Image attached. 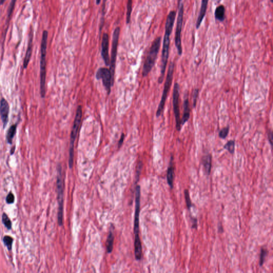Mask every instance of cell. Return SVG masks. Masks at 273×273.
Segmentation results:
<instances>
[{"label":"cell","mask_w":273,"mask_h":273,"mask_svg":"<svg viewBox=\"0 0 273 273\" xmlns=\"http://www.w3.org/2000/svg\"><path fill=\"white\" fill-rule=\"evenodd\" d=\"M177 12L172 10L168 13L165 26V33L163 39V47L161 58V74L158 79L159 84L162 83L164 79L167 64L169 57V50L170 44V36L174 26V21L176 17Z\"/></svg>","instance_id":"obj_1"},{"label":"cell","mask_w":273,"mask_h":273,"mask_svg":"<svg viewBox=\"0 0 273 273\" xmlns=\"http://www.w3.org/2000/svg\"><path fill=\"white\" fill-rule=\"evenodd\" d=\"M48 32L44 30L42 33L41 43V57H40V93L41 97L45 98L46 94V66H47V43Z\"/></svg>","instance_id":"obj_2"},{"label":"cell","mask_w":273,"mask_h":273,"mask_svg":"<svg viewBox=\"0 0 273 273\" xmlns=\"http://www.w3.org/2000/svg\"><path fill=\"white\" fill-rule=\"evenodd\" d=\"M161 44V36L156 37L152 43L143 64L142 72L143 77L147 76L155 65L160 49Z\"/></svg>","instance_id":"obj_3"},{"label":"cell","mask_w":273,"mask_h":273,"mask_svg":"<svg viewBox=\"0 0 273 273\" xmlns=\"http://www.w3.org/2000/svg\"><path fill=\"white\" fill-rule=\"evenodd\" d=\"M82 117V109L81 106H79L76 112L75 117L74 121L73 126L70 134V151H69V167L72 168L73 166L74 155V143L78 136L79 127L81 124Z\"/></svg>","instance_id":"obj_4"},{"label":"cell","mask_w":273,"mask_h":273,"mask_svg":"<svg viewBox=\"0 0 273 273\" xmlns=\"http://www.w3.org/2000/svg\"><path fill=\"white\" fill-rule=\"evenodd\" d=\"M174 66H175V64L174 62H171L169 64V66H168L167 78H166V79L165 81L164 89H163V93H162V97H161V101L160 102L157 111H156V115L157 117H159V116H161L163 113L167 97H168V92L170 91L171 85L173 83Z\"/></svg>","instance_id":"obj_5"},{"label":"cell","mask_w":273,"mask_h":273,"mask_svg":"<svg viewBox=\"0 0 273 273\" xmlns=\"http://www.w3.org/2000/svg\"><path fill=\"white\" fill-rule=\"evenodd\" d=\"M64 191V181L62 178V168L61 165L59 164L57 167V192L58 203V223L59 226H62L63 224Z\"/></svg>","instance_id":"obj_6"},{"label":"cell","mask_w":273,"mask_h":273,"mask_svg":"<svg viewBox=\"0 0 273 273\" xmlns=\"http://www.w3.org/2000/svg\"><path fill=\"white\" fill-rule=\"evenodd\" d=\"M184 4L182 1H178V14L177 19L176 28L174 36L175 46L176 47L178 54L181 56L182 53L181 43V32H182L183 20H184Z\"/></svg>","instance_id":"obj_7"},{"label":"cell","mask_w":273,"mask_h":273,"mask_svg":"<svg viewBox=\"0 0 273 273\" xmlns=\"http://www.w3.org/2000/svg\"><path fill=\"white\" fill-rule=\"evenodd\" d=\"M180 86L177 82L174 83L173 89V104L174 117L176 120V128L178 131H180L181 128L179 108Z\"/></svg>","instance_id":"obj_8"},{"label":"cell","mask_w":273,"mask_h":273,"mask_svg":"<svg viewBox=\"0 0 273 273\" xmlns=\"http://www.w3.org/2000/svg\"><path fill=\"white\" fill-rule=\"evenodd\" d=\"M120 33V27H116L115 28L113 35L112 47L111 51V57L109 64V70L112 75V79L114 81L115 72V66H116V56L117 52L118 40Z\"/></svg>","instance_id":"obj_9"},{"label":"cell","mask_w":273,"mask_h":273,"mask_svg":"<svg viewBox=\"0 0 273 273\" xmlns=\"http://www.w3.org/2000/svg\"><path fill=\"white\" fill-rule=\"evenodd\" d=\"M96 78L98 80H102L103 85L106 90L108 95H109L111 87L113 86L114 83V81L113 80L109 69L106 67L99 68L96 74Z\"/></svg>","instance_id":"obj_10"},{"label":"cell","mask_w":273,"mask_h":273,"mask_svg":"<svg viewBox=\"0 0 273 273\" xmlns=\"http://www.w3.org/2000/svg\"><path fill=\"white\" fill-rule=\"evenodd\" d=\"M135 213L134 220V234L135 235H139V215L140 210V187L137 185L136 188L135 196Z\"/></svg>","instance_id":"obj_11"},{"label":"cell","mask_w":273,"mask_h":273,"mask_svg":"<svg viewBox=\"0 0 273 273\" xmlns=\"http://www.w3.org/2000/svg\"><path fill=\"white\" fill-rule=\"evenodd\" d=\"M9 110L10 107L8 101L4 98H2L0 100V116L4 129L7 126L9 121Z\"/></svg>","instance_id":"obj_12"},{"label":"cell","mask_w":273,"mask_h":273,"mask_svg":"<svg viewBox=\"0 0 273 273\" xmlns=\"http://www.w3.org/2000/svg\"><path fill=\"white\" fill-rule=\"evenodd\" d=\"M109 36L107 33H104L101 42V56L105 65L109 66L110 64V58L109 56Z\"/></svg>","instance_id":"obj_13"},{"label":"cell","mask_w":273,"mask_h":273,"mask_svg":"<svg viewBox=\"0 0 273 273\" xmlns=\"http://www.w3.org/2000/svg\"><path fill=\"white\" fill-rule=\"evenodd\" d=\"M33 30L31 27V29L30 31L29 34V39H28V43L27 46V50L26 51L25 56L23 59V68H27L28 65L29 64L30 59L31 57L32 53V49H33Z\"/></svg>","instance_id":"obj_14"},{"label":"cell","mask_w":273,"mask_h":273,"mask_svg":"<svg viewBox=\"0 0 273 273\" xmlns=\"http://www.w3.org/2000/svg\"><path fill=\"white\" fill-rule=\"evenodd\" d=\"M209 1L207 0H202L201 1V6L200 8V12L198 16V19L196 23V28L199 29L203 20L204 18L207 10V5Z\"/></svg>","instance_id":"obj_15"},{"label":"cell","mask_w":273,"mask_h":273,"mask_svg":"<svg viewBox=\"0 0 273 273\" xmlns=\"http://www.w3.org/2000/svg\"><path fill=\"white\" fill-rule=\"evenodd\" d=\"M167 182L171 189L173 188V181L174 179V168L173 165V156L171 157L169 166L168 168L167 173Z\"/></svg>","instance_id":"obj_16"},{"label":"cell","mask_w":273,"mask_h":273,"mask_svg":"<svg viewBox=\"0 0 273 273\" xmlns=\"http://www.w3.org/2000/svg\"><path fill=\"white\" fill-rule=\"evenodd\" d=\"M184 112L182 118H181V126H183L190 119V101L188 97H186L183 103Z\"/></svg>","instance_id":"obj_17"},{"label":"cell","mask_w":273,"mask_h":273,"mask_svg":"<svg viewBox=\"0 0 273 273\" xmlns=\"http://www.w3.org/2000/svg\"><path fill=\"white\" fill-rule=\"evenodd\" d=\"M202 164L203 165L205 174L209 176L212 168V156L210 154L204 155L202 159Z\"/></svg>","instance_id":"obj_18"},{"label":"cell","mask_w":273,"mask_h":273,"mask_svg":"<svg viewBox=\"0 0 273 273\" xmlns=\"http://www.w3.org/2000/svg\"><path fill=\"white\" fill-rule=\"evenodd\" d=\"M134 254L136 259L138 260L141 259L142 257V243L140 239L139 235L134 236Z\"/></svg>","instance_id":"obj_19"},{"label":"cell","mask_w":273,"mask_h":273,"mask_svg":"<svg viewBox=\"0 0 273 273\" xmlns=\"http://www.w3.org/2000/svg\"><path fill=\"white\" fill-rule=\"evenodd\" d=\"M225 12H226V9L225 6L223 4H220L218 6L215 11V19L220 22H223L224 21L226 18Z\"/></svg>","instance_id":"obj_20"},{"label":"cell","mask_w":273,"mask_h":273,"mask_svg":"<svg viewBox=\"0 0 273 273\" xmlns=\"http://www.w3.org/2000/svg\"><path fill=\"white\" fill-rule=\"evenodd\" d=\"M17 130V124L12 125L10 128L8 130L7 134H6V140L7 142L9 144H12V140L14 139V137L15 136Z\"/></svg>","instance_id":"obj_21"},{"label":"cell","mask_w":273,"mask_h":273,"mask_svg":"<svg viewBox=\"0 0 273 273\" xmlns=\"http://www.w3.org/2000/svg\"><path fill=\"white\" fill-rule=\"evenodd\" d=\"M114 237L112 232H109V235L107 237L106 241L107 251L108 253H111L113 249V244H114Z\"/></svg>","instance_id":"obj_22"},{"label":"cell","mask_w":273,"mask_h":273,"mask_svg":"<svg viewBox=\"0 0 273 273\" xmlns=\"http://www.w3.org/2000/svg\"><path fill=\"white\" fill-rule=\"evenodd\" d=\"M224 148L228 151L229 153L233 154L234 153L235 149V142L234 140H229L224 146Z\"/></svg>","instance_id":"obj_23"},{"label":"cell","mask_w":273,"mask_h":273,"mask_svg":"<svg viewBox=\"0 0 273 273\" xmlns=\"http://www.w3.org/2000/svg\"><path fill=\"white\" fill-rule=\"evenodd\" d=\"M3 241L4 243V245L7 248L8 250L9 251H11L14 238L9 235H6L3 237Z\"/></svg>","instance_id":"obj_24"},{"label":"cell","mask_w":273,"mask_h":273,"mask_svg":"<svg viewBox=\"0 0 273 273\" xmlns=\"http://www.w3.org/2000/svg\"><path fill=\"white\" fill-rule=\"evenodd\" d=\"M132 11V1L131 0H129L126 4V23H130Z\"/></svg>","instance_id":"obj_25"},{"label":"cell","mask_w":273,"mask_h":273,"mask_svg":"<svg viewBox=\"0 0 273 273\" xmlns=\"http://www.w3.org/2000/svg\"><path fill=\"white\" fill-rule=\"evenodd\" d=\"M2 223L6 228L10 230L12 228L11 221L6 213H3L2 217Z\"/></svg>","instance_id":"obj_26"},{"label":"cell","mask_w":273,"mask_h":273,"mask_svg":"<svg viewBox=\"0 0 273 273\" xmlns=\"http://www.w3.org/2000/svg\"><path fill=\"white\" fill-rule=\"evenodd\" d=\"M268 251L266 250L265 248H262L260 250V253L259 257V266L260 267L262 266V265L265 262L266 256H267Z\"/></svg>","instance_id":"obj_27"},{"label":"cell","mask_w":273,"mask_h":273,"mask_svg":"<svg viewBox=\"0 0 273 273\" xmlns=\"http://www.w3.org/2000/svg\"><path fill=\"white\" fill-rule=\"evenodd\" d=\"M184 194H185V201H186V206H187V209L190 210L193 207V204H192L190 198L189 190L186 189L184 191Z\"/></svg>","instance_id":"obj_28"},{"label":"cell","mask_w":273,"mask_h":273,"mask_svg":"<svg viewBox=\"0 0 273 273\" xmlns=\"http://www.w3.org/2000/svg\"><path fill=\"white\" fill-rule=\"evenodd\" d=\"M200 90L198 89H195L192 92V101H193V107L195 109L197 104L198 94H199Z\"/></svg>","instance_id":"obj_29"},{"label":"cell","mask_w":273,"mask_h":273,"mask_svg":"<svg viewBox=\"0 0 273 273\" xmlns=\"http://www.w3.org/2000/svg\"><path fill=\"white\" fill-rule=\"evenodd\" d=\"M229 131V126H227L225 128H223L222 129H221L220 131H219V137L221 139H225V138L227 137Z\"/></svg>","instance_id":"obj_30"},{"label":"cell","mask_w":273,"mask_h":273,"mask_svg":"<svg viewBox=\"0 0 273 273\" xmlns=\"http://www.w3.org/2000/svg\"><path fill=\"white\" fill-rule=\"evenodd\" d=\"M15 201V196L11 192L9 193L6 198V202L8 204L14 203Z\"/></svg>","instance_id":"obj_31"},{"label":"cell","mask_w":273,"mask_h":273,"mask_svg":"<svg viewBox=\"0 0 273 273\" xmlns=\"http://www.w3.org/2000/svg\"><path fill=\"white\" fill-rule=\"evenodd\" d=\"M190 220L192 221V228L193 229H196L198 227V219L195 217H193L190 215Z\"/></svg>","instance_id":"obj_32"},{"label":"cell","mask_w":273,"mask_h":273,"mask_svg":"<svg viewBox=\"0 0 273 273\" xmlns=\"http://www.w3.org/2000/svg\"><path fill=\"white\" fill-rule=\"evenodd\" d=\"M268 138L269 143L271 144V145L272 146V145H273V131L271 130H269L268 131Z\"/></svg>","instance_id":"obj_33"},{"label":"cell","mask_w":273,"mask_h":273,"mask_svg":"<svg viewBox=\"0 0 273 273\" xmlns=\"http://www.w3.org/2000/svg\"><path fill=\"white\" fill-rule=\"evenodd\" d=\"M124 134H122L121 136L120 139L119 140V142H118V147H120L122 145V143H123V141H124Z\"/></svg>","instance_id":"obj_34"},{"label":"cell","mask_w":273,"mask_h":273,"mask_svg":"<svg viewBox=\"0 0 273 273\" xmlns=\"http://www.w3.org/2000/svg\"><path fill=\"white\" fill-rule=\"evenodd\" d=\"M218 232H220V233H222L223 232V227L222 224H221V223H219V225H218Z\"/></svg>","instance_id":"obj_35"},{"label":"cell","mask_w":273,"mask_h":273,"mask_svg":"<svg viewBox=\"0 0 273 273\" xmlns=\"http://www.w3.org/2000/svg\"><path fill=\"white\" fill-rule=\"evenodd\" d=\"M15 149V148H14V149H13V148L11 149V154H14Z\"/></svg>","instance_id":"obj_36"},{"label":"cell","mask_w":273,"mask_h":273,"mask_svg":"<svg viewBox=\"0 0 273 273\" xmlns=\"http://www.w3.org/2000/svg\"><path fill=\"white\" fill-rule=\"evenodd\" d=\"M100 3V1H96V3L97 4H99Z\"/></svg>","instance_id":"obj_37"},{"label":"cell","mask_w":273,"mask_h":273,"mask_svg":"<svg viewBox=\"0 0 273 273\" xmlns=\"http://www.w3.org/2000/svg\"><path fill=\"white\" fill-rule=\"evenodd\" d=\"M4 1H0V4L1 5V4H2V3H4Z\"/></svg>","instance_id":"obj_38"}]
</instances>
